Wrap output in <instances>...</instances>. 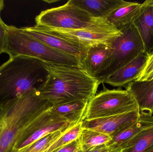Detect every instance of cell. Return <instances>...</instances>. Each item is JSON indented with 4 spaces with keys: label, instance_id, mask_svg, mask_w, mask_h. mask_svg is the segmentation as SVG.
I'll return each instance as SVG.
<instances>
[{
    "label": "cell",
    "instance_id": "1",
    "mask_svg": "<svg viewBox=\"0 0 153 152\" xmlns=\"http://www.w3.org/2000/svg\"><path fill=\"white\" fill-rule=\"evenodd\" d=\"M52 106L37 89L0 104V152L16 151L34 133L61 118L51 111Z\"/></svg>",
    "mask_w": 153,
    "mask_h": 152
},
{
    "label": "cell",
    "instance_id": "2",
    "mask_svg": "<svg viewBox=\"0 0 153 152\" xmlns=\"http://www.w3.org/2000/svg\"><path fill=\"white\" fill-rule=\"evenodd\" d=\"M47 76L37 89L39 97L52 105L76 101L88 102L100 84L80 67L48 65Z\"/></svg>",
    "mask_w": 153,
    "mask_h": 152
},
{
    "label": "cell",
    "instance_id": "3",
    "mask_svg": "<svg viewBox=\"0 0 153 152\" xmlns=\"http://www.w3.org/2000/svg\"><path fill=\"white\" fill-rule=\"evenodd\" d=\"M45 63L33 58H10L0 66V104L18 99L38 88L47 76Z\"/></svg>",
    "mask_w": 153,
    "mask_h": 152
},
{
    "label": "cell",
    "instance_id": "4",
    "mask_svg": "<svg viewBox=\"0 0 153 152\" xmlns=\"http://www.w3.org/2000/svg\"><path fill=\"white\" fill-rule=\"evenodd\" d=\"M4 53L9 55L10 58L25 56L36 59L48 65L82 68L80 59L49 47L14 26L7 25Z\"/></svg>",
    "mask_w": 153,
    "mask_h": 152
},
{
    "label": "cell",
    "instance_id": "5",
    "mask_svg": "<svg viewBox=\"0 0 153 152\" xmlns=\"http://www.w3.org/2000/svg\"><path fill=\"white\" fill-rule=\"evenodd\" d=\"M120 30L122 34L112 42L109 55L94 76L100 84L104 83L119 69L146 51L140 34L133 22Z\"/></svg>",
    "mask_w": 153,
    "mask_h": 152
},
{
    "label": "cell",
    "instance_id": "6",
    "mask_svg": "<svg viewBox=\"0 0 153 152\" xmlns=\"http://www.w3.org/2000/svg\"><path fill=\"white\" fill-rule=\"evenodd\" d=\"M35 21L37 26L49 29H82L110 24L107 19L94 18L68 2L62 6L42 11Z\"/></svg>",
    "mask_w": 153,
    "mask_h": 152
},
{
    "label": "cell",
    "instance_id": "7",
    "mask_svg": "<svg viewBox=\"0 0 153 152\" xmlns=\"http://www.w3.org/2000/svg\"><path fill=\"white\" fill-rule=\"evenodd\" d=\"M137 110H139L137 103L128 91L104 89L88 102L83 120L110 117Z\"/></svg>",
    "mask_w": 153,
    "mask_h": 152
},
{
    "label": "cell",
    "instance_id": "8",
    "mask_svg": "<svg viewBox=\"0 0 153 152\" xmlns=\"http://www.w3.org/2000/svg\"><path fill=\"white\" fill-rule=\"evenodd\" d=\"M45 29L58 35L88 47L96 44H103L110 46L114 40L122 34L121 30L111 24L78 29Z\"/></svg>",
    "mask_w": 153,
    "mask_h": 152
},
{
    "label": "cell",
    "instance_id": "9",
    "mask_svg": "<svg viewBox=\"0 0 153 152\" xmlns=\"http://www.w3.org/2000/svg\"><path fill=\"white\" fill-rule=\"evenodd\" d=\"M20 28L24 33L49 47L78 58L82 65L87 50L90 46L88 47L80 43L58 35L43 27L37 25Z\"/></svg>",
    "mask_w": 153,
    "mask_h": 152
},
{
    "label": "cell",
    "instance_id": "10",
    "mask_svg": "<svg viewBox=\"0 0 153 152\" xmlns=\"http://www.w3.org/2000/svg\"><path fill=\"white\" fill-rule=\"evenodd\" d=\"M139 110L110 117L82 121L83 129H91L112 137L135 123L140 117Z\"/></svg>",
    "mask_w": 153,
    "mask_h": 152
},
{
    "label": "cell",
    "instance_id": "11",
    "mask_svg": "<svg viewBox=\"0 0 153 152\" xmlns=\"http://www.w3.org/2000/svg\"><path fill=\"white\" fill-rule=\"evenodd\" d=\"M149 55L146 51L141 53L108 78L104 83L113 87H120L136 80L145 66Z\"/></svg>",
    "mask_w": 153,
    "mask_h": 152
},
{
    "label": "cell",
    "instance_id": "12",
    "mask_svg": "<svg viewBox=\"0 0 153 152\" xmlns=\"http://www.w3.org/2000/svg\"><path fill=\"white\" fill-rule=\"evenodd\" d=\"M133 24L137 29L146 52L153 51V0H146L142 4Z\"/></svg>",
    "mask_w": 153,
    "mask_h": 152
},
{
    "label": "cell",
    "instance_id": "13",
    "mask_svg": "<svg viewBox=\"0 0 153 152\" xmlns=\"http://www.w3.org/2000/svg\"><path fill=\"white\" fill-rule=\"evenodd\" d=\"M153 125V115L149 111H140L138 120L127 128L111 137L106 144L109 147L122 152L128 143L138 133Z\"/></svg>",
    "mask_w": 153,
    "mask_h": 152
},
{
    "label": "cell",
    "instance_id": "14",
    "mask_svg": "<svg viewBox=\"0 0 153 152\" xmlns=\"http://www.w3.org/2000/svg\"><path fill=\"white\" fill-rule=\"evenodd\" d=\"M125 1L123 0H70L68 2L94 18L107 19Z\"/></svg>",
    "mask_w": 153,
    "mask_h": 152
},
{
    "label": "cell",
    "instance_id": "15",
    "mask_svg": "<svg viewBox=\"0 0 153 152\" xmlns=\"http://www.w3.org/2000/svg\"><path fill=\"white\" fill-rule=\"evenodd\" d=\"M134 97L140 111H152L153 108V79L149 81L135 80L126 87Z\"/></svg>",
    "mask_w": 153,
    "mask_h": 152
},
{
    "label": "cell",
    "instance_id": "16",
    "mask_svg": "<svg viewBox=\"0 0 153 152\" xmlns=\"http://www.w3.org/2000/svg\"><path fill=\"white\" fill-rule=\"evenodd\" d=\"M110 46L103 44L91 46L88 48L82 62V68L94 76L109 55Z\"/></svg>",
    "mask_w": 153,
    "mask_h": 152
},
{
    "label": "cell",
    "instance_id": "17",
    "mask_svg": "<svg viewBox=\"0 0 153 152\" xmlns=\"http://www.w3.org/2000/svg\"><path fill=\"white\" fill-rule=\"evenodd\" d=\"M87 102L76 101L62 104L52 105L51 111L71 123H78L83 120Z\"/></svg>",
    "mask_w": 153,
    "mask_h": 152
},
{
    "label": "cell",
    "instance_id": "18",
    "mask_svg": "<svg viewBox=\"0 0 153 152\" xmlns=\"http://www.w3.org/2000/svg\"><path fill=\"white\" fill-rule=\"evenodd\" d=\"M142 4L125 1L107 18L110 24L118 29L132 23L141 8Z\"/></svg>",
    "mask_w": 153,
    "mask_h": 152
},
{
    "label": "cell",
    "instance_id": "19",
    "mask_svg": "<svg viewBox=\"0 0 153 152\" xmlns=\"http://www.w3.org/2000/svg\"><path fill=\"white\" fill-rule=\"evenodd\" d=\"M153 146V125L135 136L121 152H147Z\"/></svg>",
    "mask_w": 153,
    "mask_h": 152
},
{
    "label": "cell",
    "instance_id": "20",
    "mask_svg": "<svg viewBox=\"0 0 153 152\" xmlns=\"http://www.w3.org/2000/svg\"><path fill=\"white\" fill-rule=\"evenodd\" d=\"M78 139L80 150L83 152L95 146L106 144L111 140V137L94 130L82 128Z\"/></svg>",
    "mask_w": 153,
    "mask_h": 152
},
{
    "label": "cell",
    "instance_id": "21",
    "mask_svg": "<svg viewBox=\"0 0 153 152\" xmlns=\"http://www.w3.org/2000/svg\"><path fill=\"white\" fill-rule=\"evenodd\" d=\"M71 127V128H72ZM70 128L57 130L39 139L30 146L18 152H42L61 138Z\"/></svg>",
    "mask_w": 153,
    "mask_h": 152
},
{
    "label": "cell",
    "instance_id": "22",
    "mask_svg": "<svg viewBox=\"0 0 153 152\" xmlns=\"http://www.w3.org/2000/svg\"><path fill=\"white\" fill-rule=\"evenodd\" d=\"M153 79V51L149 54L148 60L145 66L139 77L137 81H149Z\"/></svg>",
    "mask_w": 153,
    "mask_h": 152
},
{
    "label": "cell",
    "instance_id": "23",
    "mask_svg": "<svg viewBox=\"0 0 153 152\" xmlns=\"http://www.w3.org/2000/svg\"><path fill=\"white\" fill-rule=\"evenodd\" d=\"M7 25L3 21L0 17V54L4 53L6 45Z\"/></svg>",
    "mask_w": 153,
    "mask_h": 152
},
{
    "label": "cell",
    "instance_id": "24",
    "mask_svg": "<svg viewBox=\"0 0 153 152\" xmlns=\"http://www.w3.org/2000/svg\"><path fill=\"white\" fill-rule=\"evenodd\" d=\"M81 151L80 150L79 139H76L70 143L65 145L59 149L56 152H78Z\"/></svg>",
    "mask_w": 153,
    "mask_h": 152
},
{
    "label": "cell",
    "instance_id": "25",
    "mask_svg": "<svg viewBox=\"0 0 153 152\" xmlns=\"http://www.w3.org/2000/svg\"><path fill=\"white\" fill-rule=\"evenodd\" d=\"M83 152H121L118 150L109 147L106 144L95 146L88 151Z\"/></svg>",
    "mask_w": 153,
    "mask_h": 152
},
{
    "label": "cell",
    "instance_id": "26",
    "mask_svg": "<svg viewBox=\"0 0 153 152\" xmlns=\"http://www.w3.org/2000/svg\"><path fill=\"white\" fill-rule=\"evenodd\" d=\"M4 7V1L3 0H0V17H1V11Z\"/></svg>",
    "mask_w": 153,
    "mask_h": 152
},
{
    "label": "cell",
    "instance_id": "27",
    "mask_svg": "<svg viewBox=\"0 0 153 152\" xmlns=\"http://www.w3.org/2000/svg\"><path fill=\"white\" fill-rule=\"evenodd\" d=\"M147 152H153V146L151 149H150Z\"/></svg>",
    "mask_w": 153,
    "mask_h": 152
},
{
    "label": "cell",
    "instance_id": "28",
    "mask_svg": "<svg viewBox=\"0 0 153 152\" xmlns=\"http://www.w3.org/2000/svg\"><path fill=\"white\" fill-rule=\"evenodd\" d=\"M152 114L153 115V109H152Z\"/></svg>",
    "mask_w": 153,
    "mask_h": 152
},
{
    "label": "cell",
    "instance_id": "29",
    "mask_svg": "<svg viewBox=\"0 0 153 152\" xmlns=\"http://www.w3.org/2000/svg\"><path fill=\"white\" fill-rule=\"evenodd\" d=\"M82 152V151H80V152Z\"/></svg>",
    "mask_w": 153,
    "mask_h": 152
}]
</instances>
